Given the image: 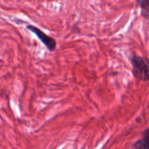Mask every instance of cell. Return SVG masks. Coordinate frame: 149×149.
<instances>
[{"instance_id": "3957f363", "label": "cell", "mask_w": 149, "mask_h": 149, "mask_svg": "<svg viewBox=\"0 0 149 149\" xmlns=\"http://www.w3.org/2000/svg\"><path fill=\"white\" fill-rule=\"evenodd\" d=\"M132 148L136 149H149V127L143 131V138L136 141L132 146Z\"/></svg>"}, {"instance_id": "277c9868", "label": "cell", "mask_w": 149, "mask_h": 149, "mask_svg": "<svg viewBox=\"0 0 149 149\" xmlns=\"http://www.w3.org/2000/svg\"><path fill=\"white\" fill-rule=\"evenodd\" d=\"M141 8V16L149 23V0H136Z\"/></svg>"}, {"instance_id": "6da1fadb", "label": "cell", "mask_w": 149, "mask_h": 149, "mask_svg": "<svg viewBox=\"0 0 149 149\" xmlns=\"http://www.w3.org/2000/svg\"><path fill=\"white\" fill-rule=\"evenodd\" d=\"M132 67V74L137 79L142 81H149V60L137 54H132L130 57Z\"/></svg>"}, {"instance_id": "7a4b0ae2", "label": "cell", "mask_w": 149, "mask_h": 149, "mask_svg": "<svg viewBox=\"0 0 149 149\" xmlns=\"http://www.w3.org/2000/svg\"><path fill=\"white\" fill-rule=\"evenodd\" d=\"M26 29L35 34V36L46 47L49 52H54L55 50L57 47V42L53 37L48 36L43 31L33 25H28L26 26Z\"/></svg>"}]
</instances>
